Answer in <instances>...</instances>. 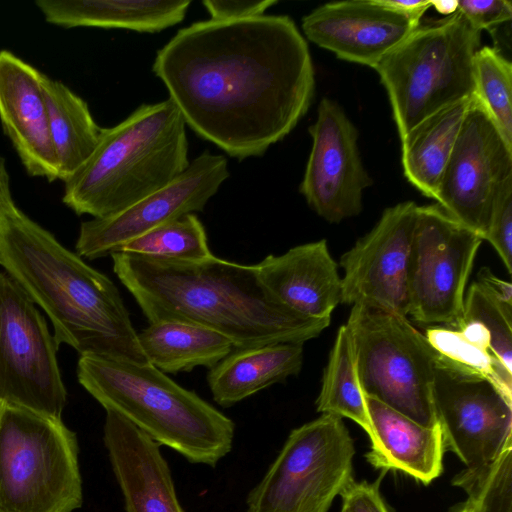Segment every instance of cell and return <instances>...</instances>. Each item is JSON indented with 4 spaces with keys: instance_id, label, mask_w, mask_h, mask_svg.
<instances>
[{
    "instance_id": "cell-18",
    "label": "cell",
    "mask_w": 512,
    "mask_h": 512,
    "mask_svg": "<svg viewBox=\"0 0 512 512\" xmlns=\"http://www.w3.org/2000/svg\"><path fill=\"white\" fill-rule=\"evenodd\" d=\"M42 72L8 50L0 51V122L25 170L48 181L58 178Z\"/></svg>"
},
{
    "instance_id": "cell-33",
    "label": "cell",
    "mask_w": 512,
    "mask_h": 512,
    "mask_svg": "<svg viewBox=\"0 0 512 512\" xmlns=\"http://www.w3.org/2000/svg\"><path fill=\"white\" fill-rule=\"evenodd\" d=\"M457 11L477 30H496L512 17V3L508 0H458Z\"/></svg>"
},
{
    "instance_id": "cell-25",
    "label": "cell",
    "mask_w": 512,
    "mask_h": 512,
    "mask_svg": "<svg viewBox=\"0 0 512 512\" xmlns=\"http://www.w3.org/2000/svg\"><path fill=\"white\" fill-rule=\"evenodd\" d=\"M470 99L437 111L400 138L404 175L426 197L436 198Z\"/></svg>"
},
{
    "instance_id": "cell-15",
    "label": "cell",
    "mask_w": 512,
    "mask_h": 512,
    "mask_svg": "<svg viewBox=\"0 0 512 512\" xmlns=\"http://www.w3.org/2000/svg\"><path fill=\"white\" fill-rule=\"evenodd\" d=\"M418 205L387 208L376 225L342 255L341 303L407 317L408 270Z\"/></svg>"
},
{
    "instance_id": "cell-17",
    "label": "cell",
    "mask_w": 512,
    "mask_h": 512,
    "mask_svg": "<svg viewBox=\"0 0 512 512\" xmlns=\"http://www.w3.org/2000/svg\"><path fill=\"white\" fill-rule=\"evenodd\" d=\"M418 26L378 0L326 3L302 19L308 40L339 59L373 69Z\"/></svg>"
},
{
    "instance_id": "cell-37",
    "label": "cell",
    "mask_w": 512,
    "mask_h": 512,
    "mask_svg": "<svg viewBox=\"0 0 512 512\" xmlns=\"http://www.w3.org/2000/svg\"><path fill=\"white\" fill-rule=\"evenodd\" d=\"M383 6L396 11L418 26L425 12L431 7V1L378 0Z\"/></svg>"
},
{
    "instance_id": "cell-23",
    "label": "cell",
    "mask_w": 512,
    "mask_h": 512,
    "mask_svg": "<svg viewBox=\"0 0 512 512\" xmlns=\"http://www.w3.org/2000/svg\"><path fill=\"white\" fill-rule=\"evenodd\" d=\"M303 364V343H276L234 348L210 369L207 381L213 399L229 407L286 378Z\"/></svg>"
},
{
    "instance_id": "cell-26",
    "label": "cell",
    "mask_w": 512,
    "mask_h": 512,
    "mask_svg": "<svg viewBox=\"0 0 512 512\" xmlns=\"http://www.w3.org/2000/svg\"><path fill=\"white\" fill-rule=\"evenodd\" d=\"M41 86L58 178L65 182L93 153L102 128L95 122L88 104L64 83L42 73Z\"/></svg>"
},
{
    "instance_id": "cell-38",
    "label": "cell",
    "mask_w": 512,
    "mask_h": 512,
    "mask_svg": "<svg viewBox=\"0 0 512 512\" xmlns=\"http://www.w3.org/2000/svg\"><path fill=\"white\" fill-rule=\"evenodd\" d=\"M18 210L12 199L9 174L4 159L0 156V221Z\"/></svg>"
},
{
    "instance_id": "cell-5",
    "label": "cell",
    "mask_w": 512,
    "mask_h": 512,
    "mask_svg": "<svg viewBox=\"0 0 512 512\" xmlns=\"http://www.w3.org/2000/svg\"><path fill=\"white\" fill-rule=\"evenodd\" d=\"M77 377L105 410L191 463L215 466L231 450L234 422L150 363L83 355Z\"/></svg>"
},
{
    "instance_id": "cell-7",
    "label": "cell",
    "mask_w": 512,
    "mask_h": 512,
    "mask_svg": "<svg viewBox=\"0 0 512 512\" xmlns=\"http://www.w3.org/2000/svg\"><path fill=\"white\" fill-rule=\"evenodd\" d=\"M76 434L62 421L0 403V512H74L83 502Z\"/></svg>"
},
{
    "instance_id": "cell-16",
    "label": "cell",
    "mask_w": 512,
    "mask_h": 512,
    "mask_svg": "<svg viewBox=\"0 0 512 512\" xmlns=\"http://www.w3.org/2000/svg\"><path fill=\"white\" fill-rule=\"evenodd\" d=\"M309 133L312 147L300 184L301 194L328 222L358 215L363 191L372 180L362 164L355 125L337 102L323 98Z\"/></svg>"
},
{
    "instance_id": "cell-28",
    "label": "cell",
    "mask_w": 512,
    "mask_h": 512,
    "mask_svg": "<svg viewBox=\"0 0 512 512\" xmlns=\"http://www.w3.org/2000/svg\"><path fill=\"white\" fill-rule=\"evenodd\" d=\"M316 407L322 414L353 420L364 429L369 438L372 436V425L364 393L356 375L353 345L346 325H342L337 332L323 373Z\"/></svg>"
},
{
    "instance_id": "cell-39",
    "label": "cell",
    "mask_w": 512,
    "mask_h": 512,
    "mask_svg": "<svg viewBox=\"0 0 512 512\" xmlns=\"http://www.w3.org/2000/svg\"><path fill=\"white\" fill-rule=\"evenodd\" d=\"M457 1L458 0H432L431 7L446 17L454 14L457 11Z\"/></svg>"
},
{
    "instance_id": "cell-2",
    "label": "cell",
    "mask_w": 512,
    "mask_h": 512,
    "mask_svg": "<svg viewBox=\"0 0 512 512\" xmlns=\"http://www.w3.org/2000/svg\"><path fill=\"white\" fill-rule=\"evenodd\" d=\"M111 257L114 273L150 323L197 324L224 335L236 349L304 343L330 324L279 302L261 283L256 265L214 255L196 262L125 252Z\"/></svg>"
},
{
    "instance_id": "cell-11",
    "label": "cell",
    "mask_w": 512,
    "mask_h": 512,
    "mask_svg": "<svg viewBox=\"0 0 512 512\" xmlns=\"http://www.w3.org/2000/svg\"><path fill=\"white\" fill-rule=\"evenodd\" d=\"M482 241L438 204L418 206L408 270V314L415 321L461 326L465 286Z\"/></svg>"
},
{
    "instance_id": "cell-19",
    "label": "cell",
    "mask_w": 512,
    "mask_h": 512,
    "mask_svg": "<svg viewBox=\"0 0 512 512\" xmlns=\"http://www.w3.org/2000/svg\"><path fill=\"white\" fill-rule=\"evenodd\" d=\"M104 444L126 512H185L156 441L120 414L106 410Z\"/></svg>"
},
{
    "instance_id": "cell-14",
    "label": "cell",
    "mask_w": 512,
    "mask_h": 512,
    "mask_svg": "<svg viewBox=\"0 0 512 512\" xmlns=\"http://www.w3.org/2000/svg\"><path fill=\"white\" fill-rule=\"evenodd\" d=\"M228 177L227 159L205 151L165 187L114 215L83 222L76 253L88 259L111 256L161 225L202 211Z\"/></svg>"
},
{
    "instance_id": "cell-9",
    "label": "cell",
    "mask_w": 512,
    "mask_h": 512,
    "mask_svg": "<svg viewBox=\"0 0 512 512\" xmlns=\"http://www.w3.org/2000/svg\"><path fill=\"white\" fill-rule=\"evenodd\" d=\"M354 441L341 417L322 414L291 431L247 498V512H329L353 479Z\"/></svg>"
},
{
    "instance_id": "cell-32",
    "label": "cell",
    "mask_w": 512,
    "mask_h": 512,
    "mask_svg": "<svg viewBox=\"0 0 512 512\" xmlns=\"http://www.w3.org/2000/svg\"><path fill=\"white\" fill-rule=\"evenodd\" d=\"M496 250L505 268L512 271V176L499 186L484 237Z\"/></svg>"
},
{
    "instance_id": "cell-29",
    "label": "cell",
    "mask_w": 512,
    "mask_h": 512,
    "mask_svg": "<svg viewBox=\"0 0 512 512\" xmlns=\"http://www.w3.org/2000/svg\"><path fill=\"white\" fill-rule=\"evenodd\" d=\"M117 252L196 262L213 254L205 228L195 214H187L161 225L123 245Z\"/></svg>"
},
{
    "instance_id": "cell-40",
    "label": "cell",
    "mask_w": 512,
    "mask_h": 512,
    "mask_svg": "<svg viewBox=\"0 0 512 512\" xmlns=\"http://www.w3.org/2000/svg\"><path fill=\"white\" fill-rule=\"evenodd\" d=\"M457 512H479V510L472 501L467 499Z\"/></svg>"
},
{
    "instance_id": "cell-34",
    "label": "cell",
    "mask_w": 512,
    "mask_h": 512,
    "mask_svg": "<svg viewBox=\"0 0 512 512\" xmlns=\"http://www.w3.org/2000/svg\"><path fill=\"white\" fill-rule=\"evenodd\" d=\"M380 479L374 482L353 480L340 494L341 512H389L380 494Z\"/></svg>"
},
{
    "instance_id": "cell-13",
    "label": "cell",
    "mask_w": 512,
    "mask_h": 512,
    "mask_svg": "<svg viewBox=\"0 0 512 512\" xmlns=\"http://www.w3.org/2000/svg\"><path fill=\"white\" fill-rule=\"evenodd\" d=\"M512 176V146L473 95L435 200L483 240L501 183Z\"/></svg>"
},
{
    "instance_id": "cell-20",
    "label": "cell",
    "mask_w": 512,
    "mask_h": 512,
    "mask_svg": "<svg viewBox=\"0 0 512 512\" xmlns=\"http://www.w3.org/2000/svg\"><path fill=\"white\" fill-rule=\"evenodd\" d=\"M256 267L264 287L299 314L330 319L341 303V278L324 239L268 255Z\"/></svg>"
},
{
    "instance_id": "cell-3",
    "label": "cell",
    "mask_w": 512,
    "mask_h": 512,
    "mask_svg": "<svg viewBox=\"0 0 512 512\" xmlns=\"http://www.w3.org/2000/svg\"><path fill=\"white\" fill-rule=\"evenodd\" d=\"M0 265L80 356L149 363L118 288L18 210L0 221Z\"/></svg>"
},
{
    "instance_id": "cell-36",
    "label": "cell",
    "mask_w": 512,
    "mask_h": 512,
    "mask_svg": "<svg viewBox=\"0 0 512 512\" xmlns=\"http://www.w3.org/2000/svg\"><path fill=\"white\" fill-rule=\"evenodd\" d=\"M477 279V282L497 300L512 306L511 283L499 279L486 267L479 271Z\"/></svg>"
},
{
    "instance_id": "cell-1",
    "label": "cell",
    "mask_w": 512,
    "mask_h": 512,
    "mask_svg": "<svg viewBox=\"0 0 512 512\" xmlns=\"http://www.w3.org/2000/svg\"><path fill=\"white\" fill-rule=\"evenodd\" d=\"M152 71L186 125L240 160L285 138L315 90L308 44L287 15L194 22L156 52Z\"/></svg>"
},
{
    "instance_id": "cell-21",
    "label": "cell",
    "mask_w": 512,
    "mask_h": 512,
    "mask_svg": "<svg viewBox=\"0 0 512 512\" xmlns=\"http://www.w3.org/2000/svg\"><path fill=\"white\" fill-rule=\"evenodd\" d=\"M364 397L372 425L369 464L401 471L425 485L438 478L445 451L440 425L423 426L371 396Z\"/></svg>"
},
{
    "instance_id": "cell-6",
    "label": "cell",
    "mask_w": 512,
    "mask_h": 512,
    "mask_svg": "<svg viewBox=\"0 0 512 512\" xmlns=\"http://www.w3.org/2000/svg\"><path fill=\"white\" fill-rule=\"evenodd\" d=\"M481 32L460 12L419 26L374 68L399 137L437 111L474 95L473 63Z\"/></svg>"
},
{
    "instance_id": "cell-30",
    "label": "cell",
    "mask_w": 512,
    "mask_h": 512,
    "mask_svg": "<svg viewBox=\"0 0 512 512\" xmlns=\"http://www.w3.org/2000/svg\"><path fill=\"white\" fill-rule=\"evenodd\" d=\"M474 95L512 146V64L497 48L483 46L473 63Z\"/></svg>"
},
{
    "instance_id": "cell-31",
    "label": "cell",
    "mask_w": 512,
    "mask_h": 512,
    "mask_svg": "<svg viewBox=\"0 0 512 512\" xmlns=\"http://www.w3.org/2000/svg\"><path fill=\"white\" fill-rule=\"evenodd\" d=\"M479 512H512V442L490 463L465 468L452 479Z\"/></svg>"
},
{
    "instance_id": "cell-12",
    "label": "cell",
    "mask_w": 512,
    "mask_h": 512,
    "mask_svg": "<svg viewBox=\"0 0 512 512\" xmlns=\"http://www.w3.org/2000/svg\"><path fill=\"white\" fill-rule=\"evenodd\" d=\"M432 399L445 449L465 468L490 463L512 442V399L480 374L437 355Z\"/></svg>"
},
{
    "instance_id": "cell-35",
    "label": "cell",
    "mask_w": 512,
    "mask_h": 512,
    "mask_svg": "<svg viewBox=\"0 0 512 512\" xmlns=\"http://www.w3.org/2000/svg\"><path fill=\"white\" fill-rule=\"evenodd\" d=\"M276 0H205L211 20H239L264 15Z\"/></svg>"
},
{
    "instance_id": "cell-27",
    "label": "cell",
    "mask_w": 512,
    "mask_h": 512,
    "mask_svg": "<svg viewBox=\"0 0 512 512\" xmlns=\"http://www.w3.org/2000/svg\"><path fill=\"white\" fill-rule=\"evenodd\" d=\"M148 362L164 373L213 368L233 349L224 335L189 322L156 321L138 333Z\"/></svg>"
},
{
    "instance_id": "cell-24",
    "label": "cell",
    "mask_w": 512,
    "mask_h": 512,
    "mask_svg": "<svg viewBox=\"0 0 512 512\" xmlns=\"http://www.w3.org/2000/svg\"><path fill=\"white\" fill-rule=\"evenodd\" d=\"M425 337L439 357L489 379L512 399V337L476 320L430 328Z\"/></svg>"
},
{
    "instance_id": "cell-10",
    "label": "cell",
    "mask_w": 512,
    "mask_h": 512,
    "mask_svg": "<svg viewBox=\"0 0 512 512\" xmlns=\"http://www.w3.org/2000/svg\"><path fill=\"white\" fill-rule=\"evenodd\" d=\"M59 344L25 290L0 272V403L62 419Z\"/></svg>"
},
{
    "instance_id": "cell-4",
    "label": "cell",
    "mask_w": 512,
    "mask_h": 512,
    "mask_svg": "<svg viewBox=\"0 0 512 512\" xmlns=\"http://www.w3.org/2000/svg\"><path fill=\"white\" fill-rule=\"evenodd\" d=\"M186 126L167 98L102 128L93 153L64 182L63 203L77 215L104 218L165 187L190 164Z\"/></svg>"
},
{
    "instance_id": "cell-8",
    "label": "cell",
    "mask_w": 512,
    "mask_h": 512,
    "mask_svg": "<svg viewBox=\"0 0 512 512\" xmlns=\"http://www.w3.org/2000/svg\"><path fill=\"white\" fill-rule=\"evenodd\" d=\"M345 325L363 393L423 426L438 424L432 399L437 355L425 335L407 317L361 304L352 305Z\"/></svg>"
},
{
    "instance_id": "cell-22",
    "label": "cell",
    "mask_w": 512,
    "mask_h": 512,
    "mask_svg": "<svg viewBox=\"0 0 512 512\" xmlns=\"http://www.w3.org/2000/svg\"><path fill=\"white\" fill-rule=\"evenodd\" d=\"M47 22L72 27L120 28L156 33L185 18L191 1L37 0Z\"/></svg>"
}]
</instances>
